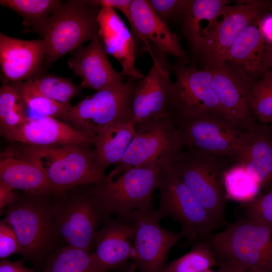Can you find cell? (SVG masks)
<instances>
[{"mask_svg":"<svg viewBox=\"0 0 272 272\" xmlns=\"http://www.w3.org/2000/svg\"><path fill=\"white\" fill-rule=\"evenodd\" d=\"M171 120L184 147L237 160L246 131L228 116L215 112L172 114Z\"/></svg>","mask_w":272,"mask_h":272,"instance_id":"9","label":"cell"},{"mask_svg":"<svg viewBox=\"0 0 272 272\" xmlns=\"http://www.w3.org/2000/svg\"><path fill=\"white\" fill-rule=\"evenodd\" d=\"M53 195L24 192L4 211V220L13 228L24 258L40 260L52 251L58 238L53 221Z\"/></svg>","mask_w":272,"mask_h":272,"instance_id":"5","label":"cell"},{"mask_svg":"<svg viewBox=\"0 0 272 272\" xmlns=\"http://www.w3.org/2000/svg\"><path fill=\"white\" fill-rule=\"evenodd\" d=\"M25 105L16 89L8 83L0 87V131H8L26 122L28 116Z\"/></svg>","mask_w":272,"mask_h":272,"instance_id":"35","label":"cell"},{"mask_svg":"<svg viewBox=\"0 0 272 272\" xmlns=\"http://www.w3.org/2000/svg\"><path fill=\"white\" fill-rule=\"evenodd\" d=\"M100 10L90 1H61L35 32L46 46L43 66L36 77L46 74L58 59L99 35L97 17Z\"/></svg>","mask_w":272,"mask_h":272,"instance_id":"2","label":"cell"},{"mask_svg":"<svg viewBox=\"0 0 272 272\" xmlns=\"http://www.w3.org/2000/svg\"><path fill=\"white\" fill-rule=\"evenodd\" d=\"M133 239L129 223L120 218L106 221L96 233L92 253L100 272L123 269L131 260Z\"/></svg>","mask_w":272,"mask_h":272,"instance_id":"21","label":"cell"},{"mask_svg":"<svg viewBox=\"0 0 272 272\" xmlns=\"http://www.w3.org/2000/svg\"><path fill=\"white\" fill-rule=\"evenodd\" d=\"M60 2L59 0H1L0 4L19 15L26 30L35 33Z\"/></svg>","mask_w":272,"mask_h":272,"instance_id":"30","label":"cell"},{"mask_svg":"<svg viewBox=\"0 0 272 272\" xmlns=\"http://www.w3.org/2000/svg\"><path fill=\"white\" fill-rule=\"evenodd\" d=\"M207 241L222 264L272 272V224L247 217Z\"/></svg>","mask_w":272,"mask_h":272,"instance_id":"3","label":"cell"},{"mask_svg":"<svg viewBox=\"0 0 272 272\" xmlns=\"http://www.w3.org/2000/svg\"><path fill=\"white\" fill-rule=\"evenodd\" d=\"M95 6L101 8L108 7L114 10L117 9L123 14L132 28V22L131 18L130 6L132 0H90Z\"/></svg>","mask_w":272,"mask_h":272,"instance_id":"39","label":"cell"},{"mask_svg":"<svg viewBox=\"0 0 272 272\" xmlns=\"http://www.w3.org/2000/svg\"><path fill=\"white\" fill-rule=\"evenodd\" d=\"M209 70L212 74V89L224 112L243 130H248L256 123V119L239 77L226 63Z\"/></svg>","mask_w":272,"mask_h":272,"instance_id":"22","label":"cell"},{"mask_svg":"<svg viewBox=\"0 0 272 272\" xmlns=\"http://www.w3.org/2000/svg\"><path fill=\"white\" fill-rule=\"evenodd\" d=\"M227 199L247 203L258 195L261 187L242 166L233 164L223 175Z\"/></svg>","mask_w":272,"mask_h":272,"instance_id":"31","label":"cell"},{"mask_svg":"<svg viewBox=\"0 0 272 272\" xmlns=\"http://www.w3.org/2000/svg\"><path fill=\"white\" fill-rule=\"evenodd\" d=\"M171 71L175 77L171 94V114L192 116L215 112L226 115L212 89L210 70L177 61L171 65Z\"/></svg>","mask_w":272,"mask_h":272,"instance_id":"15","label":"cell"},{"mask_svg":"<svg viewBox=\"0 0 272 272\" xmlns=\"http://www.w3.org/2000/svg\"><path fill=\"white\" fill-rule=\"evenodd\" d=\"M217 266L215 254L206 240L196 242L188 253L166 264L164 272H200Z\"/></svg>","mask_w":272,"mask_h":272,"instance_id":"33","label":"cell"},{"mask_svg":"<svg viewBox=\"0 0 272 272\" xmlns=\"http://www.w3.org/2000/svg\"><path fill=\"white\" fill-rule=\"evenodd\" d=\"M136 134L121 162L130 167L170 166L184 145L171 116L134 125Z\"/></svg>","mask_w":272,"mask_h":272,"instance_id":"12","label":"cell"},{"mask_svg":"<svg viewBox=\"0 0 272 272\" xmlns=\"http://www.w3.org/2000/svg\"><path fill=\"white\" fill-rule=\"evenodd\" d=\"M111 215L88 189L79 190L76 188L54 196L55 231L65 245L92 253L98 227L110 219Z\"/></svg>","mask_w":272,"mask_h":272,"instance_id":"6","label":"cell"},{"mask_svg":"<svg viewBox=\"0 0 272 272\" xmlns=\"http://www.w3.org/2000/svg\"><path fill=\"white\" fill-rule=\"evenodd\" d=\"M0 272H36L25 266L24 260L11 261L2 260L0 263Z\"/></svg>","mask_w":272,"mask_h":272,"instance_id":"41","label":"cell"},{"mask_svg":"<svg viewBox=\"0 0 272 272\" xmlns=\"http://www.w3.org/2000/svg\"><path fill=\"white\" fill-rule=\"evenodd\" d=\"M268 70H272V43H266V51L261 73Z\"/></svg>","mask_w":272,"mask_h":272,"instance_id":"43","label":"cell"},{"mask_svg":"<svg viewBox=\"0 0 272 272\" xmlns=\"http://www.w3.org/2000/svg\"><path fill=\"white\" fill-rule=\"evenodd\" d=\"M268 123L270 124L272 126V118L271 119V120H270Z\"/></svg>","mask_w":272,"mask_h":272,"instance_id":"46","label":"cell"},{"mask_svg":"<svg viewBox=\"0 0 272 272\" xmlns=\"http://www.w3.org/2000/svg\"><path fill=\"white\" fill-rule=\"evenodd\" d=\"M187 0H148L155 14L169 27L170 21L175 19Z\"/></svg>","mask_w":272,"mask_h":272,"instance_id":"37","label":"cell"},{"mask_svg":"<svg viewBox=\"0 0 272 272\" xmlns=\"http://www.w3.org/2000/svg\"><path fill=\"white\" fill-rule=\"evenodd\" d=\"M97 22L99 34L105 51L120 63L122 76L137 81L144 78L135 66L138 53L134 37L115 10L102 7Z\"/></svg>","mask_w":272,"mask_h":272,"instance_id":"20","label":"cell"},{"mask_svg":"<svg viewBox=\"0 0 272 272\" xmlns=\"http://www.w3.org/2000/svg\"><path fill=\"white\" fill-rule=\"evenodd\" d=\"M46 55L42 39L23 40L0 33V65L3 83L28 81L38 75Z\"/></svg>","mask_w":272,"mask_h":272,"instance_id":"18","label":"cell"},{"mask_svg":"<svg viewBox=\"0 0 272 272\" xmlns=\"http://www.w3.org/2000/svg\"><path fill=\"white\" fill-rule=\"evenodd\" d=\"M18 194L12 187L0 182L1 212L12 204L17 198Z\"/></svg>","mask_w":272,"mask_h":272,"instance_id":"40","label":"cell"},{"mask_svg":"<svg viewBox=\"0 0 272 272\" xmlns=\"http://www.w3.org/2000/svg\"><path fill=\"white\" fill-rule=\"evenodd\" d=\"M220 268H222L224 272H246L244 268L230 265H220Z\"/></svg>","mask_w":272,"mask_h":272,"instance_id":"44","label":"cell"},{"mask_svg":"<svg viewBox=\"0 0 272 272\" xmlns=\"http://www.w3.org/2000/svg\"><path fill=\"white\" fill-rule=\"evenodd\" d=\"M133 229L131 260L139 272H164L167 256L181 236L162 228L152 205L121 217Z\"/></svg>","mask_w":272,"mask_h":272,"instance_id":"11","label":"cell"},{"mask_svg":"<svg viewBox=\"0 0 272 272\" xmlns=\"http://www.w3.org/2000/svg\"><path fill=\"white\" fill-rule=\"evenodd\" d=\"M157 188V211L162 219L169 217L179 224L181 237L196 243L212 234L216 224L170 165L161 168Z\"/></svg>","mask_w":272,"mask_h":272,"instance_id":"8","label":"cell"},{"mask_svg":"<svg viewBox=\"0 0 272 272\" xmlns=\"http://www.w3.org/2000/svg\"><path fill=\"white\" fill-rule=\"evenodd\" d=\"M1 135L13 143L32 146L66 144L92 145L95 140V137L50 116L29 117L24 123Z\"/></svg>","mask_w":272,"mask_h":272,"instance_id":"19","label":"cell"},{"mask_svg":"<svg viewBox=\"0 0 272 272\" xmlns=\"http://www.w3.org/2000/svg\"><path fill=\"white\" fill-rule=\"evenodd\" d=\"M243 166L261 188L272 185V126L256 123L246 130L235 163Z\"/></svg>","mask_w":272,"mask_h":272,"instance_id":"24","label":"cell"},{"mask_svg":"<svg viewBox=\"0 0 272 272\" xmlns=\"http://www.w3.org/2000/svg\"><path fill=\"white\" fill-rule=\"evenodd\" d=\"M8 83L14 87L21 97L27 110L40 116L60 118L72 106L71 103H60L42 95L26 82Z\"/></svg>","mask_w":272,"mask_h":272,"instance_id":"34","label":"cell"},{"mask_svg":"<svg viewBox=\"0 0 272 272\" xmlns=\"http://www.w3.org/2000/svg\"><path fill=\"white\" fill-rule=\"evenodd\" d=\"M42 272H100L92 253L68 245L49 255Z\"/></svg>","mask_w":272,"mask_h":272,"instance_id":"29","label":"cell"},{"mask_svg":"<svg viewBox=\"0 0 272 272\" xmlns=\"http://www.w3.org/2000/svg\"><path fill=\"white\" fill-rule=\"evenodd\" d=\"M262 33L267 44L272 43V14L264 15L261 20Z\"/></svg>","mask_w":272,"mask_h":272,"instance_id":"42","label":"cell"},{"mask_svg":"<svg viewBox=\"0 0 272 272\" xmlns=\"http://www.w3.org/2000/svg\"><path fill=\"white\" fill-rule=\"evenodd\" d=\"M153 64L148 74L135 82L132 97L134 125L171 116V65L167 55L151 45Z\"/></svg>","mask_w":272,"mask_h":272,"instance_id":"13","label":"cell"},{"mask_svg":"<svg viewBox=\"0 0 272 272\" xmlns=\"http://www.w3.org/2000/svg\"><path fill=\"white\" fill-rule=\"evenodd\" d=\"M25 82L44 96L62 103H71L83 89L80 84L75 85L70 78L47 73Z\"/></svg>","mask_w":272,"mask_h":272,"instance_id":"32","label":"cell"},{"mask_svg":"<svg viewBox=\"0 0 272 272\" xmlns=\"http://www.w3.org/2000/svg\"><path fill=\"white\" fill-rule=\"evenodd\" d=\"M228 0H187L175 19L192 54L197 57L204 42L213 32L219 13Z\"/></svg>","mask_w":272,"mask_h":272,"instance_id":"25","label":"cell"},{"mask_svg":"<svg viewBox=\"0 0 272 272\" xmlns=\"http://www.w3.org/2000/svg\"><path fill=\"white\" fill-rule=\"evenodd\" d=\"M18 144L22 152L45 173L56 196L80 186L101 182L106 178L96 162L91 145Z\"/></svg>","mask_w":272,"mask_h":272,"instance_id":"1","label":"cell"},{"mask_svg":"<svg viewBox=\"0 0 272 272\" xmlns=\"http://www.w3.org/2000/svg\"><path fill=\"white\" fill-rule=\"evenodd\" d=\"M245 204L247 217L272 224V189Z\"/></svg>","mask_w":272,"mask_h":272,"instance_id":"36","label":"cell"},{"mask_svg":"<svg viewBox=\"0 0 272 272\" xmlns=\"http://www.w3.org/2000/svg\"><path fill=\"white\" fill-rule=\"evenodd\" d=\"M231 67L246 89L253 115L260 123H268L272 118V70L251 77L239 69Z\"/></svg>","mask_w":272,"mask_h":272,"instance_id":"28","label":"cell"},{"mask_svg":"<svg viewBox=\"0 0 272 272\" xmlns=\"http://www.w3.org/2000/svg\"><path fill=\"white\" fill-rule=\"evenodd\" d=\"M161 168L157 165L137 167L118 164L105 180L87 185V189L111 215L117 214L121 217L151 205Z\"/></svg>","mask_w":272,"mask_h":272,"instance_id":"7","label":"cell"},{"mask_svg":"<svg viewBox=\"0 0 272 272\" xmlns=\"http://www.w3.org/2000/svg\"><path fill=\"white\" fill-rule=\"evenodd\" d=\"M21 246L13 228L3 219L0 222V258L4 260L14 254H21Z\"/></svg>","mask_w":272,"mask_h":272,"instance_id":"38","label":"cell"},{"mask_svg":"<svg viewBox=\"0 0 272 272\" xmlns=\"http://www.w3.org/2000/svg\"><path fill=\"white\" fill-rule=\"evenodd\" d=\"M67 60L69 67L82 80L83 89L96 92L122 87L124 77L112 67L99 35L86 46L71 52Z\"/></svg>","mask_w":272,"mask_h":272,"instance_id":"17","label":"cell"},{"mask_svg":"<svg viewBox=\"0 0 272 272\" xmlns=\"http://www.w3.org/2000/svg\"><path fill=\"white\" fill-rule=\"evenodd\" d=\"M200 272H224V270L222 268H220V269L218 270H212L211 269H210L203 270Z\"/></svg>","mask_w":272,"mask_h":272,"instance_id":"45","label":"cell"},{"mask_svg":"<svg viewBox=\"0 0 272 272\" xmlns=\"http://www.w3.org/2000/svg\"><path fill=\"white\" fill-rule=\"evenodd\" d=\"M131 33L139 54L149 50L150 46L177 61L188 64L189 58L180 43L179 36L172 32L154 12L147 1L132 0L130 6Z\"/></svg>","mask_w":272,"mask_h":272,"instance_id":"16","label":"cell"},{"mask_svg":"<svg viewBox=\"0 0 272 272\" xmlns=\"http://www.w3.org/2000/svg\"><path fill=\"white\" fill-rule=\"evenodd\" d=\"M236 161L234 158L187 148L170 165L217 227L225 223L227 199L224 186V173Z\"/></svg>","mask_w":272,"mask_h":272,"instance_id":"4","label":"cell"},{"mask_svg":"<svg viewBox=\"0 0 272 272\" xmlns=\"http://www.w3.org/2000/svg\"><path fill=\"white\" fill-rule=\"evenodd\" d=\"M136 134L132 121L118 122L100 131L93 145L96 162L104 171L119 163Z\"/></svg>","mask_w":272,"mask_h":272,"instance_id":"27","label":"cell"},{"mask_svg":"<svg viewBox=\"0 0 272 272\" xmlns=\"http://www.w3.org/2000/svg\"><path fill=\"white\" fill-rule=\"evenodd\" d=\"M0 182L15 190L56 196L43 171L24 154L17 145L10 146L1 153Z\"/></svg>","mask_w":272,"mask_h":272,"instance_id":"23","label":"cell"},{"mask_svg":"<svg viewBox=\"0 0 272 272\" xmlns=\"http://www.w3.org/2000/svg\"><path fill=\"white\" fill-rule=\"evenodd\" d=\"M262 17L249 24L227 50L224 62L247 75L255 77L262 71L266 42L261 30Z\"/></svg>","mask_w":272,"mask_h":272,"instance_id":"26","label":"cell"},{"mask_svg":"<svg viewBox=\"0 0 272 272\" xmlns=\"http://www.w3.org/2000/svg\"><path fill=\"white\" fill-rule=\"evenodd\" d=\"M136 81L127 78L122 87L97 91L72 106L60 119L95 138L111 125L132 121V90Z\"/></svg>","mask_w":272,"mask_h":272,"instance_id":"10","label":"cell"},{"mask_svg":"<svg viewBox=\"0 0 272 272\" xmlns=\"http://www.w3.org/2000/svg\"><path fill=\"white\" fill-rule=\"evenodd\" d=\"M237 2L236 5H227L222 9L213 32L202 44L198 57L203 69L223 65L225 54L237 37L255 20L264 16L270 6L267 1Z\"/></svg>","mask_w":272,"mask_h":272,"instance_id":"14","label":"cell"}]
</instances>
